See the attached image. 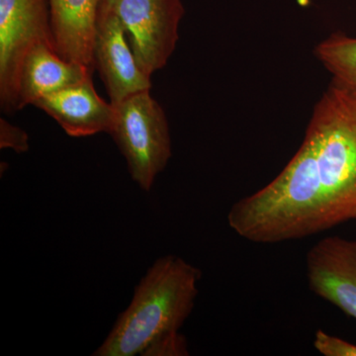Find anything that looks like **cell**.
I'll return each instance as SVG.
<instances>
[{"instance_id":"obj_1","label":"cell","mask_w":356,"mask_h":356,"mask_svg":"<svg viewBox=\"0 0 356 356\" xmlns=\"http://www.w3.org/2000/svg\"><path fill=\"white\" fill-rule=\"evenodd\" d=\"M229 228L248 242L302 240L356 220V92L332 81L297 153L268 184L236 201Z\"/></svg>"},{"instance_id":"obj_2","label":"cell","mask_w":356,"mask_h":356,"mask_svg":"<svg viewBox=\"0 0 356 356\" xmlns=\"http://www.w3.org/2000/svg\"><path fill=\"white\" fill-rule=\"evenodd\" d=\"M201 278L200 269L182 257H159L92 355H142L159 337L180 332L195 307Z\"/></svg>"},{"instance_id":"obj_3","label":"cell","mask_w":356,"mask_h":356,"mask_svg":"<svg viewBox=\"0 0 356 356\" xmlns=\"http://www.w3.org/2000/svg\"><path fill=\"white\" fill-rule=\"evenodd\" d=\"M114 107L108 134L125 158L131 178L149 192L172 156L165 111L149 90L129 96Z\"/></svg>"},{"instance_id":"obj_4","label":"cell","mask_w":356,"mask_h":356,"mask_svg":"<svg viewBox=\"0 0 356 356\" xmlns=\"http://www.w3.org/2000/svg\"><path fill=\"white\" fill-rule=\"evenodd\" d=\"M39 44L55 47L49 0H0V106L4 113L18 111L21 67Z\"/></svg>"},{"instance_id":"obj_5","label":"cell","mask_w":356,"mask_h":356,"mask_svg":"<svg viewBox=\"0 0 356 356\" xmlns=\"http://www.w3.org/2000/svg\"><path fill=\"white\" fill-rule=\"evenodd\" d=\"M118 16L140 70L151 77L172 57L184 15L181 0H120Z\"/></svg>"},{"instance_id":"obj_6","label":"cell","mask_w":356,"mask_h":356,"mask_svg":"<svg viewBox=\"0 0 356 356\" xmlns=\"http://www.w3.org/2000/svg\"><path fill=\"white\" fill-rule=\"evenodd\" d=\"M309 287L356 321V240L325 236L306 255Z\"/></svg>"},{"instance_id":"obj_7","label":"cell","mask_w":356,"mask_h":356,"mask_svg":"<svg viewBox=\"0 0 356 356\" xmlns=\"http://www.w3.org/2000/svg\"><path fill=\"white\" fill-rule=\"evenodd\" d=\"M95 62L112 104L140 91L151 90V77L138 65L123 25L114 13L97 19Z\"/></svg>"},{"instance_id":"obj_8","label":"cell","mask_w":356,"mask_h":356,"mask_svg":"<svg viewBox=\"0 0 356 356\" xmlns=\"http://www.w3.org/2000/svg\"><path fill=\"white\" fill-rule=\"evenodd\" d=\"M33 106L48 114L72 138L108 133L115 117L114 105L97 95L92 77L40 98Z\"/></svg>"},{"instance_id":"obj_9","label":"cell","mask_w":356,"mask_h":356,"mask_svg":"<svg viewBox=\"0 0 356 356\" xmlns=\"http://www.w3.org/2000/svg\"><path fill=\"white\" fill-rule=\"evenodd\" d=\"M56 50L60 57L95 70L99 0H49Z\"/></svg>"},{"instance_id":"obj_10","label":"cell","mask_w":356,"mask_h":356,"mask_svg":"<svg viewBox=\"0 0 356 356\" xmlns=\"http://www.w3.org/2000/svg\"><path fill=\"white\" fill-rule=\"evenodd\" d=\"M92 70L60 57L53 44H37L21 67L18 111L40 98L92 77Z\"/></svg>"},{"instance_id":"obj_11","label":"cell","mask_w":356,"mask_h":356,"mask_svg":"<svg viewBox=\"0 0 356 356\" xmlns=\"http://www.w3.org/2000/svg\"><path fill=\"white\" fill-rule=\"evenodd\" d=\"M314 54L332 81L356 92V37L334 33L315 47Z\"/></svg>"},{"instance_id":"obj_12","label":"cell","mask_w":356,"mask_h":356,"mask_svg":"<svg viewBox=\"0 0 356 356\" xmlns=\"http://www.w3.org/2000/svg\"><path fill=\"white\" fill-rule=\"evenodd\" d=\"M189 355L186 337L180 332H170L154 339L142 356H185Z\"/></svg>"},{"instance_id":"obj_13","label":"cell","mask_w":356,"mask_h":356,"mask_svg":"<svg viewBox=\"0 0 356 356\" xmlns=\"http://www.w3.org/2000/svg\"><path fill=\"white\" fill-rule=\"evenodd\" d=\"M314 348L324 356H356V344L332 336L323 330L316 332Z\"/></svg>"},{"instance_id":"obj_14","label":"cell","mask_w":356,"mask_h":356,"mask_svg":"<svg viewBox=\"0 0 356 356\" xmlns=\"http://www.w3.org/2000/svg\"><path fill=\"white\" fill-rule=\"evenodd\" d=\"M29 136L23 129L14 126L6 119H0V149H13L15 153L29 151Z\"/></svg>"},{"instance_id":"obj_15","label":"cell","mask_w":356,"mask_h":356,"mask_svg":"<svg viewBox=\"0 0 356 356\" xmlns=\"http://www.w3.org/2000/svg\"><path fill=\"white\" fill-rule=\"evenodd\" d=\"M120 0H99V6H98V18L103 17L107 14L113 13L115 7Z\"/></svg>"}]
</instances>
